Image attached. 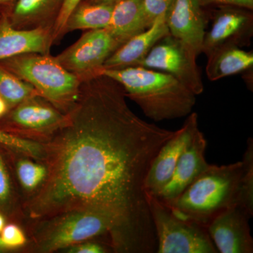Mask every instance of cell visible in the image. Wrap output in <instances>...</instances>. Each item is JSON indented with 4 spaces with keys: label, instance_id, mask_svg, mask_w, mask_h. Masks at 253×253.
<instances>
[{
    "label": "cell",
    "instance_id": "obj_11",
    "mask_svg": "<svg viewBox=\"0 0 253 253\" xmlns=\"http://www.w3.org/2000/svg\"><path fill=\"white\" fill-rule=\"evenodd\" d=\"M199 129L197 113H190L183 126L163 145L154 158L145 181L148 194L156 196L170 181L181 154Z\"/></svg>",
    "mask_w": 253,
    "mask_h": 253
},
{
    "label": "cell",
    "instance_id": "obj_2",
    "mask_svg": "<svg viewBox=\"0 0 253 253\" xmlns=\"http://www.w3.org/2000/svg\"><path fill=\"white\" fill-rule=\"evenodd\" d=\"M100 75L121 84L126 97L155 122L189 116L196 104L197 96L167 73L134 66L102 69Z\"/></svg>",
    "mask_w": 253,
    "mask_h": 253
},
{
    "label": "cell",
    "instance_id": "obj_5",
    "mask_svg": "<svg viewBox=\"0 0 253 253\" xmlns=\"http://www.w3.org/2000/svg\"><path fill=\"white\" fill-rule=\"evenodd\" d=\"M158 253H216L207 228L176 215L154 195L146 192Z\"/></svg>",
    "mask_w": 253,
    "mask_h": 253
},
{
    "label": "cell",
    "instance_id": "obj_25",
    "mask_svg": "<svg viewBox=\"0 0 253 253\" xmlns=\"http://www.w3.org/2000/svg\"><path fill=\"white\" fill-rule=\"evenodd\" d=\"M82 0H64L62 7L54 26H53V42H57L60 39L65 36L64 30L70 14L72 12L74 8Z\"/></svg>",
    "mask_w": 253,
    "mask_h": 253
},
{
    "label": "cell",
    "instance_id": "obj_21",
    "mask_svg": "<svg viewBox=\"0 0 253 253\" xmlns=\"http://www.w3.org/2000/svg\"><path fill=\"white\" fill-rule=\"evenodd\" d=\"M38 96L41 95L33 86L0 66V96L6 102L8 109Z\"/></svg>",
    "mask_w": 253,
    "mask_h": 253
},
{
    "label": "cell",
    "instance_id": "obj_34",
    "mask_svg": "<svg viewBox=\"0 0 253 253\" xmlns=\"http://www.w3.org/2000/svg\"><path fill=\"white\" fill-rule=\"evenodd\" d=\"M5 221L4 217H2L1 214H0V233L2 231L3 228L4 227Z\"/></svg>",
    "mask_w": 253,
    "mask_h": 253
},
{
    "label": "cell",
    "instance_id": "obj_26",
    "mask_svg": "<svg viewBox=\"0 0 253 253\" xmlns=\"http://www.w3.org/2000/svg\"><path fill=\"white\" fill-rule=\"evenodd\" d=\"M173 0H143V6L149 26L159 16L167 14Z\"/></svg>",
    "mask_w": 253,
    "mask_h": 253
},
{
    "label": "cell",
    "instance_id": "obj_12",
    "mask_svg": "<svg viewBox=\"0 0 253 253\" xmlns=\"http://www.w3.org/2000/svg\"><path fill=\"white\" fill-rule=\"evenodd\" d=\"M252 217L245 208L236 206L211 221L207 230L218 253H253V239L249 225Z\"/></svg>",
    "mask_w": 253,
    "mask_h": 253
},
{
    "label": "cell",
    "instance_id": "obj_8",
    "mask_svg": "<svg viewBox=\"0 0 253 253\" xmlns=\"http://www.w3.org/2000/svg\"><path fill=\"white\" fill-rule=\"evenodd\" d=\"M59 217L42 245V249L45 252L65 249L96 236H111V223L107 218L98 213L75 211Z\"/></svg>",
    "mask_w": 253,
    "mask_h": 253
},
{
    "label": "cell",
    "instance_id": "obj_3",
    "mask_svg": "<svg viewBox=\"0 0 253 253\" xmlns=\"http://www.w3.org/2000/svg\"><path fill=\"white\" fill-rule=\"evenodd\" d=\"M242 172V161L226 166L209 165L168 206L176 215L207 228L221 212L239 206Z\"/></svg>",
    "mask_w": 253,
    "mask_h": 253
},
{
    "label": "cell",
    "instance_id": "obj_29",
    "mask_svg": "<svg viewBox=\"0 0 253 253\" xmlns=\"http://www.w3.org/2000/svg\"><path fill=\"white\" fill-rule=\"evenodd\" d=\"M108 250L102 245L97 243L86 242L81 245H74L69 249V253H104Z\"/></svg>",
    "mask_w": 253,
    "mask_h": 253
},
{
    "label": "cell",
    "instance_id": "obj_13",
    "mask_svg": "<svg viewBox=\"0 0 253 253\" xmlns=\"http://www.w3.org/2000/svg\"><path fill=\"white\" fill-rule=\"evenodd\" d=\"M206 148L207 140L199 129L181 154L170 181L155 196L167 206L172 204L209 166Z\"/></svg>",
    "mask_w": 253,
    "mask_h": 253
},
{
    "label": "cell",
    "instance_id": "obj_35",
    "mask_svg": "<svg viewBox=\"0 0 253 253\" xmlns=\"http://www.w3.org/2000/svg\"><path fill=\"white\" fill-rule=\"evenodd\" d=\"M5 249H6V247H5L4 244H3L2 241H1V238H0V251Z\"/></svg>",
    "mask_w": 253,
    "mask_h": 253
},
{
    "label": "cell",
    "instance_id": "obj_4",
    "mask_svg": "<svg viewBox=\"0 0 253 253\" xmlns=\"http://www.w3.org/2000/svg\"><path fill=\"white\" fill-rule=\"evenodd\" d=\"M0 66L31 84L42 97L63 113L67 112L77 99L81 80L49 54L16 55L0 61Z\"/></svg>",
    "mask_w": 253,
    "mask_h": 253
},
{
    "label": "cell",
    "instance_id": "obj_36",
    "mask_svg": "<svg viewBox=\"0 0 253 253\" xmlns=\"http://www.w3.org/2000/svg\"><path fill=\"white\" fill-rule=\"evenodd\" d=\"M3 12V11H0V13Z\"/></svg>",
    "mask_w": 253,
    "mask_h": 253
},
{
    "label": "cell",
    "instance_id": "obj_33",
    "mask_svg": "<svg viewBox=\"0 0 253 253\" xmlns=\"http://www.w3.org/2000/svg\"><path fill=\"white\" fill-rule=\"evenodd\" d=\"M8 106L6 102L3 100L2 98L0 96V118L2 117L7 112Z\"/></svg>",
    "mask_w": 253,
    "mask_h": 253
},
{
    "label": "cell",
    "instance_id": "obj_15",
    "mask_svg": "<svg viewBox=\"0 0 253 253\" xmlns=\"http://www.w3.org/2000/svg\"><path fill=\"white\" fill-rule=\"evenodd\" d=\"M53 42V26L17 29L10 23L6 11L0 14V61L27 53L49 54Z\"/></svg>",
    "mask_w": 253,
    "mask_h": 253
},
{
    "label": "cell",
    "instance_id": "obj_7",
    "mask_svg": "<svg viewBox=\"0 0 253 253\" xmlns=\"http://www.w3.org/2000/svg\"><path fill=\"white\" fill-rule=\"evenodd\" d=\"M118 48L106 28L90 30L54 57L65 69L83 81L99 76L106 60Z\"/></svg>",
    "mask_w": 253,
    "mask_h": 253
},
{
    "label": "cell",
    "instance_id": "obj_9",
    "mask_svg": "<svg viewBox=\"0 0 253 253\" xmlns=\"http://www.w3.org/2000/svg\"><path fill=\"white\" fill-rule=\"evenodd\" d=\"M218 11L211 27L205 34L202 53L209 56L218 48L233 45L244 47L251 44L253 17L251 10L229 5Z\"/></svg>",
    "mask_w": 253,
    "mask_h": 253
},
{
    "label": "cell",
    "instance_id": "obj_18",
    "mask_svg": "<svg viewBox=\"0 0 253 253\" xmlns=\"http://www.w3.org/2000/svg\"><path fill=\"white\" fill-rule=\"evenodd\" d=\"M149 27L143 0H121L113 6L111 21L106 29L119 47L128 40Z\"/></svg>",
    "mask_w": 253,
    "mask_h": 253
},
{
    "label": "cell",
    "instance_id": "obj_22",
    "mask_svg": "<svg viewBox=\"0 0 253 253\" xmlns=\"http://www.w3.org/2000/svg\"><path fill=\"white\" fill-rule=\"evenodd\" d=\"M239 206L253 215V139L249 138L242 159Z\"/></svg>",
    "mask_w": 253,
    "mask_h": 253
},
{
    "label": "cell",
    "instance_id": "obj_14",
    "mask_svg": "<svg viewBox=\"0 0 253 253\" xmlns=\"http://www.w3.org/2000/svg\"><path fill=\"white\" fill-rule=\"evenodd\" d=\"M169 34L199 56L202 53L206 21L199 0H173L166 15Z\"/></svg>",
    "mask_w": 253,
    "mask_h": 253
},
{
    "label": "cell",
    "instance_id": "obj_1",
    "mask_svg": "<svg viewBox=\"0 0 253 253\" xmlns=\"http://www.w3.org/2000/svg\"><path fill=\"white\" fill-rule=\"evenodd\" d=\"M122 85L99 75L82 81L77 99L43 145L47 174L28 205L31 217L90 211L107 218L121 253H156L145 181L175 131L141 119Z\"/></svg>",
    "mask_w": 253,
    "mask_h": 253
},
{
    "label": "cell",
    "instance_id": "obj_30",
    "mask_svg": "<svg viewBox=\"0 0 253 253\" xmlns=\"http://www.w3.org/2000/svg\"><path fill=\"white\" fill-rule=\"evenodd\" d=\"M204 1L206 2H214L217 3V4L241 6V7L251 10L253 8V0H204Z\"/></svg>",
    "mask_w": 253,
    "mask_h": 253
},
{
    "label": "cell",
    "instance_id": "obj_17",
    "mask_svg": "<svg viewBox=\"0 0 253 253\" xmlns=\"http://www.w3.org/2000/svg\"><path fill=\"white\" fill-rule=\"evenodd\" d=\"M64 0H16L6 11L13 27L32 29L40 26H54Z\"/></svg>",
    "mask_w": 253,
    "mask_h": 253
},
{
    "label": "cell",
    "instance_id": "obj_6",
    "mask_svg": "<svg viewBox=\"0 0 253 253\" xmlns=\"http://www.w3.org/2000/svg\"><path fill=\"white\" fill-rule=\"evenodd\" d=\"M196 57L189 46L169 33L153 46L139 66L171 75L198 96L204 85Z\"/></svg>",
    "mask_w": 253,
    "mask_h": 253
},
{
    "label": "cell",
    "instance_id": "obj_37",
    "mask_svg": "<svg viewBox=\"0 0 253 253\" xmlns=\"http://www.w3.org/2000/svg\"><path fill=\"white\" fill-rule=\"evenodd\" d=\"M1 13H2V12H1ZM1 13H0V14H1Z\"/></svg>",
    "mask_w": 253,
    "mask_h": 253
},
{
    "label": "cell",
    "instance_id": "obj_10",
    "mask_svg": "<svg viewBox=\"0 0 253 253\" xmlns=\"http://www.w3.org/2000/svg\"><path fill=\"white\" fill-rule=\"evenodd\" d=\"M66 114L41 96L30 98L8 110L1 117L6 129L28 134L52 133L64 121Z\"/></svg>",
    "mask_w": 253,
    "mask_h": 253
},
{
    "label": "cell",
    "instance_id": "obj_28",
    "mask_svg": "<svg viewBox=\"0 0 253 253\" xmlns=\"http://www.w3.org/2000/svg\"><path fill=\"white\" fill-rule=\"evenodd\" d=\"M10 183L4 163L0 156V203L4 202L9 197Z\"/></svg>",
    "mask_w": 253,
    "mask_h": 253
},
{
    "label": "cell",
    "instance_id": "obj_27",
    "mask_svg": "<svg viewBox=\"0 0 253 253\" xmlns=\"http://www.w3.org/2000/svg\"><path fill=\"white\" fill-rule=\"evenodd\" d=\"M1 233L0 238L6 249L20 247L26 243V237L22 230L15 224L4 226Z\"/></svg>",
    "mask_w": 253,
    "mask_h": 253
},
{
    "label": "cell",
    "instance_id": "obj_16",
    "mask_svg": "<svg viewBox=\"0 0 253 253\" xmlns=\"http://www.w3.org/2000/svg\"><path fill=\"white\" fill-rule=\"evenodd\" d=\"M166 15L159 16L149 28L119 46L106 60L103 69H121L140 66L153 46L169 34Z\"/></svg>",
    "mask_w": 253,
    "mask_h": 253
},
{
    "label": "cell",
    "instance_id": "obj_19",
    "mask_svg": "<svg viewBox=\"0 0 253 253\" xmlns=\"http://www.w3.org/2000/svg\"><path fill=\"white\" fill-rule=\"evenodd\" d=\"M207 57L206 74L212 82L249 71L253 66V51H245L236 46H221Z\"/></svg>",
    "mask_w": 253,
    "mask_h": 253
},
{
    "label": "cell",
    "instance_id": "obj_32",
    "mask_svg": "<svg viewBox=\"0 0 253 253\" xmlns=\"http://www.w3.org/2000/svg\"><path fill=\"white\" fill-rule=\"evenodd\" d=\"M91 4L115 5L121 0H83Z\"/></svg>",
    "mask_w": 253,
    "mask_h": 253
},
{
    "label": "cell",
    "instance_id": "obj_23",
    "mask_svg": "<svg viewBox=\"0 0 253 253\" xmlns=\"http://www.w3.org/2000/svg\"><path fill=\"white\" fill-rule=\"evenodd\" d=\"M0 144L9 148L16 152L30 156V157L43 160L44 149L42 144L37 141L23 139L20 136L10 134L0 129Z\"/></svg>",
    "mask_w": 253,
    "mask_h": 253
},
{
    "label": "cell",
    "instance_id": "obj_24",
    "mask_svg": "<svg viewBox=\"0 0 253 253\" xmlns=\"http://www.w3.org/2000/svg\"><path fill=\"white\" fill-rule=\"evenodd\" d=\"M17 174L23 187L28 191H32L44 181L47 169L43 165L22 160L18 163Z\"/></svg>",
    "mask_w": 253,
    "mask_h": 253
},
{
    "label": "cell",
    "instance_id": "obj_31",
    "mask_svg": "<svg viewBox=\"0 0 253 253\" xmlns=\"http://www.w3.org/2000/svg\"><path fill=\"white\" fill-rule=\"evenodd\" d=\"M16 0H0V11H9Z\"/></svg>",
    "mask_w": 253,
    "mask_h": 253
},
{
    "label": "cell",
    "instance_id": "obj_20",
    "mask_svg": "<svg viewBox=\"0 0 253 253\" xmlns=\"http://www.w3.org/2000/svg\"><path fill=\"white\" fill-rule=\"evenodd\" d=\"M113 6L112 4H91L82 0L70 14L64 34L78 30L90 31L107 28Z\"/></svg>",
    "mask_w": 253,
    "mask_h": 253
}]
</instances>
